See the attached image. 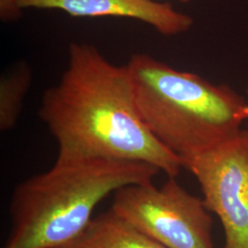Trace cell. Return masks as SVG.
Masks as SVG:
<instances>
[{
    "instance_id": "cell-2",
    "label": "cell",
    "mask_w": 248,
    "mask_h": 248,
    "mask_svg": "<svg viewBox=\"0 0 248 248\" xmlns=\"http://www.w3.org/2000/svg\"><path fill=\"white\" fill-rule=\"evenodd\" d=\"M160 171L139 161L56 159L15 188L12 229L4 248H57L77 237L99 202L122 186L153 181Z\"/></svg>"
},
{
    "instance_id": "cell-10",
    "label": "cell",
    "mask_w": 248,
    "mask_h": 248,
    "mask_svg": "<svg viewBox=\"0 0 248 248\" xmlns=\"http://www.w3.org/2000/svg\"><path fill=\"white\" fill-rule=\"evenodd\" d=\"M241 119H242L243 121H245V120H248V102L247 103V105L244 107V108H243V110H242V112H241Z\"/></svg>"
},
{
    "instance_id": "cell-1",
    "label": "cell",
    "mask_w": 248,
    "mask_h": 248,
    "mask_svg": "<svg viewBox=\"0 0 248 248\" xmlns=\"http://www.w3.org/2000/svg\"><path fill=\"white\" fill-rule=\"evenodd\" d=\"M39 116L57 141L58 159L139 161L169 177L183 168L142 122L126 65L109 62L94 45L72 43L67 66L45 91Z\"/></svg>"
},
{
    "instance_id": "cell-4",
    "label": "cell",
    "mask_w": 248,
    "mask_h": 248,
    "mask_svg": "<svg viewBox=\"0 0 248 248\" xmlns=\"http://www.w3.org/2000/svg\"><path fill=\"white\" fill-rule=\"evenodd\" d=\"M114 213L167 248H214L213 222L203 199L190 194L169 177L122 186L114 192Z\"/></svg>"
},
{
    "instance_id": "cell-3",
    "label": "cell",
    "mask_w": 248,
    "mask_h": 248,
    "mask_svg": "<svg viewBox=\"0 0 248 248\" xmlns=\"http://www.w3.org/2000/svg\"><path fill=\"white\" fill-rule=\"evenodd\" d=\"M142 122L182 161L239 133L245 98L226 85L178 71L146 53L126 64Z\"/></svg>"
},
{
    "instance_id": "cell-9",
    "label": "cell",
    "mask_w": 248,
    "mask_h": 248,
    "mask_svg": "<svg viewBox=\"0 0 248 248\" xmlns=\"http://www.w3.org/2000/svg\"><path fill=\"white\" fill-rule=\"evenodd\" d=\"M22 10L17 0H0V18L3 22L18 20L22 16Z\"/></svg>"
},
{
    "instance_id": "cell-11",
    "label": "cell",
    "mask_w": 248,
    "mask_h": 248,
    "mask_svg": "<svg viewBox=\"0 0 248 248\" xmlns=\"http://www.w3.org/2000/svg\"><path fill=\"white\" fill-rule=\"evenodd\" d=\"M156 1V0H155ZM178 1H180L181 3H187V2H189L190 0H178Z\"/></svg>"
},
{
    "instance_id": "cell-5",
    "label": "cell",
    "mask_w": 248,
    "mask_h": 248,
    "mask_svg": "<svg viewBox=\"0 0 248 248\" xmlns=\"http://www.w3.org/2000/svg\"><path fill=\"white\" fill-rule=\"evenodd\" d=\"M207 209L224 232L222 248H248V130L187 160Z\"/></svg>"
},
{
    "instance_id": "cell-7",
    "label": "cell",
    "mask_w": 248,
    "mask_h": 248,
    "mask_svg": "<svg viewBox=\"0 0 248 248\" xmlns=\"http://www.w3.org/2000/svg\"><path fill=\"white\" fill-rule=\"evenodd\" d=\"M57 248H167L112 210L93 218L79 234Z\"/></svg>"
},
{
    "instance_id": "cell-6",
    "label": "cell",
    "mask_w": 248,
    "mask_h": 248,
    "mask_svg": "<svg viewBox=\"0 0 248 248\" xmlns=\"http://www.w3.org/2000/svg\"><path fill=\"white\" fill-rule=\"evenodd\" d=\"M22 9H56L72 17L133 18L153 27L160 34L174 36L187 31L193 18L169 3L155 0H17Z\"/></svg>"
},
{
    "instance_id": "cell-8",
    "label": "cell",
    "mask_w": 248,
    "mask_h": 248,
    "mask_svg": "<svg viewBox=\"0 0 248 248\" xmlns=\"http://www.w3.org/2000/svg\"><path fill=\"white\" fill-rule=\"evenodd\" d=\"M32 80V71L25 62H19L0 78V130L15 127L24 98Z\"/></svg>"
}]
</instances>
